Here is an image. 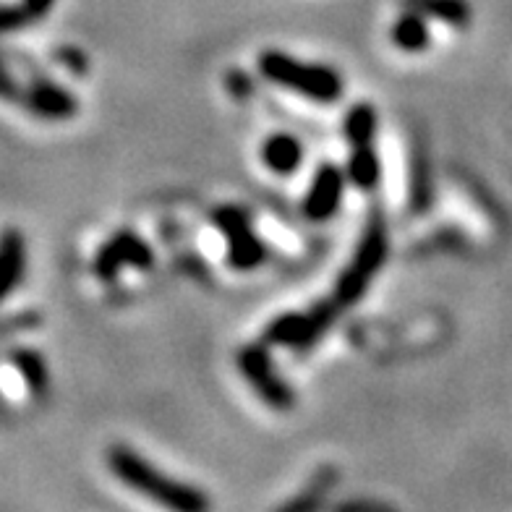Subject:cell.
I'll return each instance as SVG.
<instances>
[{
	"label": "cell",
	"mask_w": 512,
	"mask_h": 512,
	"mask_svg": "<svg viewBox=\"0 0 512 512\" xmlns=\"http://www.w3.org/2000/svg\"><path fill=\"white\" fill-rule=\"evenodd\" d=\"M108 468L113 471L115 479L126 484L128 489H134L142 497L152 499V502L168 507V510L204 512L209 507V499L204 497L202 489L173 479V476H165L157 465H152L147 458H142L139 452L126 445L110 447Z\"/></svg>",
	"instance_id": "obj_1"
},
{
	"label": "cell",
	"mask_w": 512,
	"mask_h": 512,
	"mask_svg": "<svg viewBox=\"0 0 512 512\" xmlns=\"http://www.w3.org/2000/svg\"><path fill=\"white\" fill-rule=\"evenodd\" d=\"M256 66L267 81L319 105H332L345 92L343 76L337 74L335 68L324 63L298 61L285 50H264Z\"/></svg>",
	"instance_id": "obj_2"
},
{
	"label": "cell",
	"mask_w": 512,
	"mask_h": 512,
	"mask_svg": "<svg viewBox=\"0 0 512 512\" xmlns=\"http://www.w3.org/2000/svg\"><path fill=\"white\" fill-rule=\"evenodd\" d=\"M387 251H390V236H387V223L379 212H371L369 223L364 233L358 238V246L351 256V264L337 275L335 298L340 306H353L358 298L369 290L371 280L377 277L387 262Z\"/></svg>",
	"instance_id": "obj_3"
},
{
	"label": "cell",
	"mask_w": 512,
	"mask_h": 512,
	"mask_svg": "<svg viewBox=\"0 0 512 512\" xmlns=\"http://www.w3.org/2000/svg\"><path fill=\"white\" fill-rule=\"evenodd\" d=\"M340 309L343 306L337 304L335 298H327V301H319V304L311 306L304 314H298V311L280 314L264 327L262 340L267 345H277V348L306 351L335 324Z\"/></svg>",
	"instance_id": "obj_4"
},
{
	"label": "cell",
	"mask_w": 512,
	"mask_h": 512,
	"mask_svg": "<svg viewBox=\"0 0 512 512\" xmlns=\"http://www.w3.org/2000/svg\"><path fill=\"white\" fill-rule=\"evenodd\" d=\"M238 371L243 379L251 384V390L270 405L272 411H290L296 405V392L290 390V384L280 377V371H275L272 364L270 348L267 343H249L243 345L236 356Z\"/></svg>",
	"instance_id": "obj_5"
},
{
	"label": "cell",
	"mask_w": 512,
	"mask_h": 512,
	"mask_svg": "<svg viewBox=\"0 0 512 512\" xmlns=\"http://www.w3.org/2000/svg\"><path fill=\"white\" fill-rule=\"evenodd\" d=\"M212 223L228 243V264L238 272H251L264 262L267 249L262 238L251 228V215L241 207H217L212 212Z\"/></svg>",
	"instance_id": "obj_6"
},
{
	"label": "cell",
	"mask_w": 512,
	"mask_h": 512,
	"mask_svg": "<svg viewBox=\"0 0 512 512\" xmlns=\"http://www.w3.org/2000/svg\"><path fill=\"white\" fill-rule=\"evenodd\" d=\"M155 264V251L142 236L131 230H121L102 243L95 256V275L100 280H115L123 270H149Z\"/></svg>",
	"instance_id": "obj_7"
},
{
	"label": "cell",
	"mask_w": 512,
	"mask_h": 512,
	"mask_svg": "<svg viewBox=\"0 0 512 512\" xmlns=\"http://www.w3.org/2000/svg\"><path fill=\"white\" fill-rule=\"evenodd\" d=\"M19 105L29 115L48 123L71 121L79 113V100H76L74 92L63 87V84H58V81L40 74H34L29 79V84H24Z\"/></svg>",
	"instance_id": "obj_8"
},
{
	"label": "cell",
	"mask_w": 512,
	"mask_h": 512,
	"mask_svg": "<svg viewBox=\"0 0 512 512\" xmlns=\"http://www.w3.org/2000/svg\"><path fill=\"white\" fill-rule=\"evenodd\" d=\"M345 183H348L345 170H340L332 162L319 165L314 178H311L309 189H306L304 204H301L306 220H311V223H327L330 217H335L340 204H343Z\"/></svg>",
	"instance_id": "obj_9"
},
{
	"label": "cell",
	"mask_w": 512,
	"mask_h": 512,
	"mask_svg": "<svg viewBox=\"0 0 512 512\" xmlns=\"http://www.w3.org/2000/svg\"><path fill=\"white\" fill-rule=\"evenodd\" d=\"M29 264L27 238L19 228L0 230V304H6L24 283Z\"/></svg>",
	"instance_id": "obj_10"
},
{
	"label": "cell",
	"mask_w": 512,
	"mask_h": 512,
	"mask_svg": "<svg viewBox=\"0 0 512 512\" xmlns=\"http://www.w3.org/2000/svg\"><path fill=\"white\" fill-rule=\"evenodd\" d=\"M262 162L275 176H293L304 165V144L293 134H272L262 144Z\"/></svg>",
	"instance_id": "obj_11"
},
{
	"label": "cell",
	"mask_w": 512,
	"mask_h": 512,
	"mask_svg": "<svg viewBox=\"0 0 512 512\" xmlns=\"http://www.w3.org/2000/svg\"><path fill=\"white\" fill-rule=\"evenodd\" d=\"M392 45L403 53H424L432 45V32H429V19L416 11H403L398 21L390 29Z\"/></svg>",
	"instance_id": "obj_12"
},
{
	"label": "cell",
	"mask_w": 512,
	"mask_h": 512,
	"mask_svg": "<svg viewBox=\"0 0 512 512\" xmlns=\"http://www.w3.org/2000/svg\"><path fill=\"white\" fill-rule=\"evenodd\" d=\"M11 366H14L16 374L21 377L29 395H34V398H45L48 395L50 369L40 351H34V348H16V351H11Z\"/></svg>",
	"instance_id": "obj_13"
},
{
	"label": "cell",
	"mask_w": 512,
	"mask_h": 512,
	"mask_svg": "<svg viewBox=\"0 0 512 512\" xmlns=\"http://www.w3.org/2000/svg\"><path fill=\"white\" fill-rule=\"evenodd\" d=\"M405 11H416L426 19L442 21L450 27H465L471 21V3L468 0H400Z\"/></svg>",
	"instance_id": "obj_14"
},
{
	"label": "cell",
	"mask_w": 512,
	"mask_h": 512,
	"mask_svg": "<svg viewBox=\"0 0 512 512\" xmlns=\"http://www.w3.org/2000/svg\"><path fill=\"white\" fill-rule=\"evenodd\" d=\"M345 178L361 191H374L382 181V160L374 152L371 144L364 147H351V157L345 165Z\"/></svg>",
	"instance_id": "obj_15"
},
{
	"label": "cell",
	"mask_w": 512,
	"mask_h": 512,
	"mask_svg": "<svg viewBox=\"0 0 512 512\" xmlns=\"http://www.w3.org/2000/svg\"><path fill=\"white\" fill-rule=\"evenodd\" d=\"M379 118L377 108L371 102H356L343 118V136L345 142L351 147H364V144L374 142V134H377Z\"/></svg>",
	"instance_id": "obj_16"
},
{
	"label": "cell",
	"mask_w": 512,
	"mask_h": 512,
	"mask_svg": "<svg viewBox=\"0 0 512 512\" xmlns=\"http://www.w3.org/2000/svg\"><path fill=\"white\" fill-rule=\"evenodd\" d=\"M434 199V181L426 152L416 149L411 157V181H408V204L413 212H426L432 207Z\"/></svg>",
	"instance_id": "obj_17"
},
{
	"label": "cell",
	"mask_w": 512,
	"mask_h": 512,
	"mask_svg": "<svg viewBox=\"0 0 512 512\" xmlns=\"http://www.w3.org/2000/svg\"><path fill=\"white\" fill-rule=\"evenodd\" d=\"M40 324H42L40 311H11V314H3V317H0V340H8V337L32 332L37 330Z\"/></svg>",
	"instance_id": "obj_18"
},
{
	"label": "cell",
	"mask_w": 512,
	"mask_h": 512,
	"mask_svg": "<svg viewBox=\"0 0 512 512\" xmlns=\"http://www.w3.org/2000/svg\"><path fill=\"white\" fill-rule=\"evenodd\" d=\"M29 24H34V21L21 0L19 3H11V6L0 3V34L19 32V29L29 27Z\"/></svg>",
	"instance_id": "obj_19"
},
{
	"label": "cell",
	"mask_w": 512,
	"mask_h": 512,
	"mask_svg": "<svg viewBox=\"0 0 512 512\" xmlns=\"http://www.w3.org/2000/svg\"><path fill=\"white\" fill-rule=\"evenodd\" d=\"M55 61L61 63V66H66L68 71H74L76 76H81L89 68L87 53H81L79 48H58V53H55Z\"/></svg>",
	"instance_id": "obj_20"
},
{
	"label": "cell",
	"mask_w": 512,
	"mask_h": 512,
	"mask_svg": "<svg viewBox=\"0 0 512 512\" xmlns=\"http://www.w3.org/2000/svg\"><path fill=\"white\" fill-rule=\"evenodd\" d=\"M21 3L27 6V11H29V16H32L34 24L45 19V16H48L55 6V0H21Z\"/></svg>",
	"instance_id": "obj_21"
},
{
	"label": "cell",
	"mask_w": 512,
	"mask_h": 512,
	"mask_svg": "<svg viewBox=\"0 0 512 512\" xmlns=\"http://www.w3.org/2000/svg\"><path fill=\"white\" fill-rule=\"evenodd\" d=\"M228 81L233 84V87H230L233 97H249V76L243 74V71H230Z\"/></svg>",
	"instance_id": "obj_22"
}]
</instances>
